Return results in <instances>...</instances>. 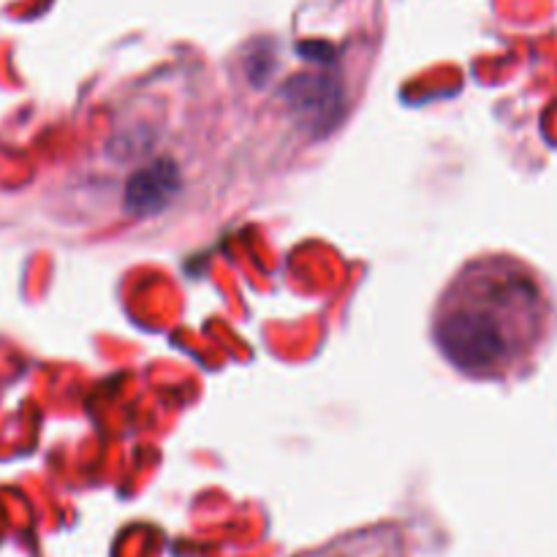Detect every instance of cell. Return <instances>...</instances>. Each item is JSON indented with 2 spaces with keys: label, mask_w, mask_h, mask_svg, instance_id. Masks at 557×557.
Listing matches in <instances>:
<instances>
[{
  "label": "cell",
  "mask_w": 557,
  "mask_h": 557,
  "mask_svg": "<svg viewBox=\"0 0 557 557\" xmlns=\"http://www.w3.org/2000/svg\"><path fill=\"white\" fill-rule=\"evenodd\" d=\"M555 302L533 267L482 256L451 277L433 313L441 357L476 381H509L536 364L555 335Z\"/></svg>",
  "instance_id": "cell-1"
},
{
  "label": "cell",
  "mask_w": 557,
  "mask_h": 557,
  "mask_svg": "<svg viewBox=\"0 0 557 557\" xmlns=\"http://www.w3.org/2000/svg\"><path fill=\"white\" fill-rule=\"evenodd\" d=\"M180 190L177 166L166 158L147 163L145 169L134 172V177L125 185V210L134 218L158 215L172 205L174 194Z\"/></svg>",
  "instance_id": "cell-2"
},
{
  "label": "cell",
  "mask_w": 557,
  "mask_h": 557,
  "mask_svg": "<svg viewBox=\"0 0 557 557\" xmlns=\"http://www.w3.org/2000/svg\"><path fill=\"white\" fill-rule=\"evenodd\" d=\"M299 557H406V544H403L397 528L381 525L343 536L326 547L315 549V553Z\"/></svg>",
  "instance_id": "cell-3"
}]
</instances>
